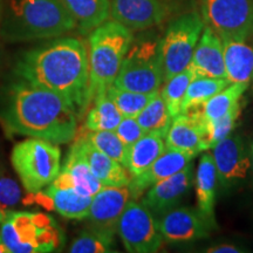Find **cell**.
<instances>
[{
	"label": "cell",
	"instance_id": "6da1fadb",
	"mask_svg": "<svg viewBox=\"0 0 253 253\" xmlns=\"http://www.w3.org/2000/svg\"><path fill=\"white\" fill-rule=\"evenodd\" d=\"M79 119L71 101L24 79L18 78L2 89L0 123L7 135L68 143L77 135Z\"/></svg>",
	"mask_w": 253,
	"mask_h": 253
},
{
	"label": "cell",
	"instance_id": "7a4b0ae2",
	"mask_svg": "<svg viewBox=\"0 0 253 253\" xmlns=\"http://www.w3.org/2000/svg\"><path fill=\"white\" fill-rule=\"evenodd\" d=\"M18 78L58 93L74 104L80 118L91 103L88 45L73 37H58L19 56Z\"/></svg>",
	"mask_w": 253,
	"mask_h": 253
},
{
	"label": "cell",
	"instance_id": "3957f363",
	"mask_svg": "<svg viewBox=\"0 0 253 253\" xmlns=\"http://www.w3.org/2000/svg\"><path fill=\"white\" fill-rule=\"evenodd\" d=\"M77 28L60 0H9L0 36L9 42L61 37Z\"/></svg>",
	"mask_w": 253,
	"mask_h": 253
},
{
	"label": "cell",
	"instance_id": "277c9868",
	"mask_svg": "<svg viewBox=\"0 0 253 253\" xmlns=\"http://www.w3.org/2000/svg\"><path fill=\"white\" fill-rule=\"evenodd\" d=\"M132 39V31L115 20L104 21L90 32L87 43L90 101L114 84Z\"/></svg>",
	"mask_w": 253,
	"mask_h": 253
},
{
	"label": "cell",
	"instance_id": "5b68a950",
	"mask_svg": "<svg viewBox=\"0 0 253 253\" xmlns=\"http://www.w3.org/2000/svg\"><path fill=\"white\" fill-rule=\"evenodd\" d=\"M0 236L9 253H46L62 244V231L43 212L12 211L0 224Z\"/></svg>",
	"mask_w": 253,
	"mask_h": 253
},
{
	"label": "cell",
	"instance_id": "8992f818",
	"mask_svg": "<svg viewBox=\"0 0 253 253\" xmlns=\"http://www.w3.org/2000/svg\"><path fill=\"white\" fill-rule=\"evenodd\" d=\"M160 40L161 37L155 36L134 38L114 86L137 93H154L160 89L164 82Z\"/></svg>",
	"mask_w": 253,
	"mask_h": 253
},
{
	"label": "cell",
	"instance_id": "52a82bcc",
	"mask_svg": "<svg viewBox=\"0 0 253 253\" xmlns=\"http://www.w3.org/2000/svg\"><path fill=\"white\" fill-rule=\"evenodd\" d=\"M11 162L24 188L31 194H37L59 175L61 150L58 144L31 137L14 145Z\"/></svg>",
	"mask_w": 253,
	"mask_h": 253
},
{
	"label": "cell",
	"instance_id": "ba28073f",
	"mask_svg": "<svg viewBox=\"0 0 253 253\" xmlns=\"http://www.w3.org/2000/svg\"><path fill=\"white\" fill-rule=\"evenodd\" d=\"M204 26L203 18L196 12L183 14L169 24L160 40L164 82L189 67Z\"/></svg>",
	"mask_w": 253,
	"mask_h": 253
},
{
	"label": "cell",
	"instance_id": "9c48e42d",
	"mask_svg": "<svg viewBox=\"0 0 253 253\" xmlns=\"http://www.w3.org/2000/svg\"><path fill=\"white\" fill-rule=\"evenodd\" d=\"M202 18L221 40L253 39V0H202Z\"/></svg>",
	"mask_w": 253,
	"mask_h": 253
},
{
	"label": "cell",
	"instance_id": "30bf717a",
	"mask_svg": "<svg viewBox=\"0 0 253 253\" xmlns=\"http://www.w3.org/2000/svg\"><path fill=\"white\" fill-rule=\"evenodd\" d=\"M118 233L125 249L131 253L157 252L164 243L157 217L142 202L126 204L119 219Z\"/></svg>",
	"mask_w": 253,
	"mask_h": 253
},
{
	"label": "cell",
	"instance_id": "8fae6325",
	"mask_svg": "<svg viewBox=\"0 0 253 253\" xmlns=\"http://www.w3.org/2000/svg\"><path fill=\"white\" fill-rule=\"evenodd\" d=\"M211 155L223 190L233 189L244 182L251 168V155L242 136L230 134L212 148Z\"/></svg>",
	"mask_w": 253,
	"mask_h": 253
},
{
	"label": "cell",
	"instance_id": "7c38bea8",
	"mask_svg": "<svg viewBox=\"0 0 253 253\" xmlns=\"http://www.w3.org/2000/svg\"><path fill=\"white\" fill-rule=\"evenodd\" d=\"M170 9L169 0H110V17L132 32L158 26Z\"/></svg>",
	"mask_w": 253,
	"mask_h": 253
},
{
	"label": "cell",
	"instance_id": "4fadbf2b",
	"mask_svg": "<svg viewBox=\"0 0 253 253\" xmlns=\"http://www.w3.org/2000/svg\"><path fill=\"white\" fill-rule=\"evenodd\" d=\"M160 231L168 244H184L208 238L211 229L197 209L177 207L157 217Z\"/></svg>",
	"mask_w": 253,
	"mask_h": 253
},
{
	"label": "cell",
	"instance_id": "5bb4252c",
	"mask_svg": "<svg viewBox=\"0 0 253 253\" xmlns=\"http://www.w3.org/2000/svg\"><path fill=\"white\" fill-rule=\"evenodd\" d=\"M168 149L189 153L197 156L207 150L205 120L199 107L179 113L172 118L171 126L166 136Z\"/></svg>",
	"mask_w": 253,
	"mask_h": 253
},
{
	"label": "cell",
	"instance_id": "9a60e30c",
	"mask_svg": "<svg viewBox=\"0 0 253 253\" xmlns=\"http://www.w3.org/2000/svg\"><path fill=\"white\" fill-rule=\"evenodd\" d=\"M194 184V167H188L175 175L156 183L144 192L141 202L156 217L172 210L184 199Z\"/></svg>",
	"mask_w": 253,
	"mask_h": 253
},
{
	"label": "cell",
	"instance_id": "2e32d148",
	"mask_svg": "<svg viewBox=\"0 0 253 253\" xmlns=\"http://www.w3.org/2000/svg\"><path fill=\"white\" fill-rule=\"evenodd\" d=\"M132 201L128 186H103L93 197L88 219L91 229L115 236L121 214L129 202Z\"/></svg>",
	"mask_w": 253,
	"mask_h": 253
},
{
	"label": "cell",
	"instance_id": "e0dca14e",
	"mask_svg": "<svg viewBox=\"0 0 253 253\" xmlns=\"http://www.w3.org/2000/svg\"><path fill=\"white\" fill-rule=\"evenodd\" d=\"M196 156L183 151L166 149L151 166L138 176L131 177L129 189L131 191L132 201L140 198L148 189L163 181L168 177L175 175L188 167Z\"/></svg>",
	"mask_w": 253,
	"mask_h": 253
},
{
	"label": "cell",
	"instance_id": "ac0fdd59",
	"mask_svg": "<svg viewBox=\"0 0 253 253\" xmlns=\"http://www.w3.org/2000/svg\"><path fill=\"white\" fill-rule=\"evenodd\" d=\"M73 149L86 161L91 172L104 186H128L131 176L121 163L97 150L84 136L79 138Z\"/></svg>",
	"mask_w": 253,
	"mask_h": 253
},
{
	"label": "cell",
	"instance_id": "d6986e66",
	"mask_svg": "<svg viewBox=\"0 0 253 253\" xmlns=\"http://www.w3.org/2000/svg\"><path fill=\"white\" fill-rule=\"evenodd\" d=\"M218 183L217 169L214 166L212 155L205 153L199 160L197 171L195 176L196 198H197V210L207 221L211 231L218 229L214 205H216V192Z\"/></svg>",
	"mask_w": 253,
	"mask_h": 253
},
{
	"label": "cell",
	"instance_id": "ffe728a7",
	"mask_svg": "<svg viewBox=\"0 0 253 253\" xmlns=\"http://www.w3.org/2000/svg\"><path fill=\"white\" fill-rule=\"evenodd\" d=\"M190 65L198 77L227 78L224 62L223 41L212 28L205 25Z\"/></svg>",
	"mask_w": 253,
	"mask_h": 253
},
{
	"label": "cell",
	"instance_id": "44dd1931",
	"mask_svg": "<svg viewBox=\"0 0 253 253\" xmlns=\"http://www.w3.org/2000/svg\"><path fill=\"white\" fill-rule=\"evenodd\" d=\"M50 184L56 186H72L80 194L91 196V197H94L104 186L91 172L86 161L73 148L68 153L66 162L63 167H61L59 175Z\"/></svg>",
	"mask_w": 253,
	"mask_h": 253
},
{
	"label": "cell",
	"instance_id": "7402d4cb",
	"mask_svg": "<svg viewBox=\"0 0 253 253\" xmlns=\"http://www.w3.org/2000/svg\"><path fill=\"white\" fill-rule=\"evenodd\" d=\"M223 41L226 77L231 84L253 80V46L248 41L225 39Z\"/></svg>",
	"mask_w": 253,
	"mask_h": 253
},
{
	"label": "cell",
	"instance_id": "603a6c76",
	"mask_svg": "<svg viewBox=\"0 0 253 253\" xmlns=\"http://www.w3.org/2000/svg\"><path fill=\"white\" fill-rule=\"evenodd\" d=\"M167 149L166 138L157 132H147L143 137L128 147L125 168L131 177L147 170Z\"/></svg>",
	"mask_w": 253,
	"mask_h": 253
},
{
	"label": "cell",
	"instance_id": "cb8c5ba5",
	"mask_svg": "<svg viewBox=\"0 0 253 253\" xmlns=\"http://www.w3.org/2000/svg\"><path fill=\"white\" fill-rule=\"evenodd\" d=\"M82 34H89L110 17V0H60Z\"/></svg>",
	"mask_w": 253,
	"mask_h": 253
},
{
	"label": "cell",
	"instance_id": "d4e9b609",
	"mask_svg": "<svg viewBox=\"0 0 253 253\" xmlns=\"http://www.w3.org/2000/svg\"><path fill=\"white\" fill-rule=\"evenodd\" d=\"M46 195L52 201L56 212L68 219H84L89 214L93 197L82 195L72 186H56L49 184Z\"/></svg>",
	"mask_w": 253,
	"mask_h": 253
},
{
	"label": "cell",
	"instance_id": "484cf974",
	"mask_svg": "<svg viewBox=\"0 0 253 253\" xmlns=\"http://www.w3.org/2000/svg\"><path fill=\"white\" fill-rule=\"evenodd\" d=\"M93 106L86 116L84 126L88 130H115L123 119L116 106L107 95V90L100 91L91 101Z\"/></svg>",
	"mask_w": 253,
	"mask_h": 253
},
{
	"label": "cell",
	"instance_id": "4316f807",
	"mask_svg": "<svg viewBox=\"0 0 253 253\" xmlns=\"http://www.w3.org/2000/svg\"><path fill=\"white\" fill-rule=\"evenodd\" d=\"M250 84L246 82H233L220 90L207 102L199 106L205 121H212L225 115L233 107L242 102V97L248 89Z\"/></svg>",
	"mask_w": 253,
	"mask_h": 253
},
{
	"label": "cell",
	"instance_id": "83f0119b",
	"mask_svg": "<svg viewBox=\"0 0 253 253\" xmlns=\"http://www.w3.org/2000/svg\"><path fill=\"white\" fill-rule=\"evenodd\" d=\"M231 84L227 78L197 77L191 81L182 103V112L199 107Z\"/></svg>",
	"mask_w": 253,
	"mask_h": 253
},
{
	"label": "cell",
	"instance_id": "f1b7e54d",
	"mask_svg": "<svg viewBox=\"0 0 253 253\" xmlns=\"http://www.w3.org/2000/svg\"><path fill=\"white\" fill-rule=\"evenodd\" d=\"M136 120L147 132H157L166 138L171 126L172 116L170 115L160 91L136 116Z\"/></svg>",
	"mask_w": 253,
	"mask_h": 253
},
{
	"label": "cell",
	"instance_id": "f546056e",
	"mask_svg": "<svg viewBox=\"0 0 253 253\" xmlns=\"http://www.w3.org/2000/svg\"><path fill=\"white\" fill-rule=\"evenodd\" d=\"M197 77V72L191 65H189V67L185 68L184 71L173 75L169 80L166 81V84L161 90V95H162L164 102L167 104V108L172 118H175L181 113L182 103L189 84Z\"/></svg>",
	"mask_w": 253,
	"mask_h": 253
},
{
	"label": "cell",
	"instance_id": "4dcf8cb0",
	"mask_svg": "<svg viewBox=\"0 0 253 253\" xmlns=\"http://www.w3.org/2000/svg\"><path fill=\"white\" fill-rule=\"evenodd\" d=\"M157 93L158 90L154 93L125 90L120 89L114 84L107 88V95L115 104L119 112L122 114L123 118H136Z\"/></svg>",
	"mask_w": 253,
	"mask_h": 253
},
{
	"label": "cell",
	"instance_id": "1f68e13d",
	"mask_svg": "<svg viewBox=\"0 0 253 253\" xmlns=\"http://www.w3.org/2000/svg\"><path fill=\"white\" fill-rule=\"evenodd\" d=\"M68 252L72 253H112L114 250V235L103 231L90 229L84 231L72 243Z\"/></svg>",
	"mask_w": 253,
	"mask_h": 253
},
{
	"label": "cell",
	"instance_id": "d6a6232c",
	"mask_svg": "<svg viewBox=\"0 0 253 253\" xmlns=\"http://www.w3.org/2000/svg\"><path fill=\"white\" fill-rule=\"evenodd\" d=\"M84 137H86L97 150L102 151L103 154L108 155L109 157L118 161V162L121 163L123 167L126 166L128 147L120 140L119 136L116 135L115 130H88V132L84 134Z\"/></svg>",
	"mask_w": 253,
	"mask_h": 253
},
{
	"label": "cell",
	"instance_id": "836d02e7",
	"mask_svg": "<svg viewBox=\"0 0 253 253\" xmlns=\"http://www.w3.org/2000/svg\"><path fill=\"white\" fill-rule=\"evenodd\" d=\"M242 113V102L233 107L225 115L220 116L212 121H205L207 129V150L212 149L213 147L227 137L237 125Z\"/></svg>",
	"mask_w": 253,
	"mask_h": 253
},
{
	"label": "cell",
	"instance_id": "e575fe53",
	"mask_svg": "<svg viewBox=\"0 0 253 253\" xmlns=\"http://www.w3.org/2000/svg\"><path fill=\"white\" fill-rule=\"evenodd\" d=\"M21 191L18 183L0 166V210L5 214L15 210L20 203Z\"/></svg>",
	"mask_w": 253,
	"mask_h": 253
},
{
	"label": "cell",
	"instance_id": "d590c367",
	"mask_svg": "<svg viewBox=\"0 0 253 253\" xmlns=\"http://www.w3.org/2000/svg\"><path fill=\"white\" fill-rule=\"evenodd\" d=\"M115 132L126 147H130L147 134L136 118H123L118 128L115 129Z\"/></svg>",
	"mask_w": 253,
	"mask_h": 253
},
{
	"label": "cell",
	"instance_id": "8d00e7d4",
	"mask_svg": "<svg viewBox=\"0 0 253 253\" xmlns=\"http://www.w3.org/2000/svg\"><path fill=\"white\" fill-rule=\"evenodd\" d=\"M204 252L208 253H243L246 252L245 249L240 248L236 244H229V243H221V244L209 246Z\"/></svg>",
	"mask_w": 253,
	"mask_h": 253
},
{
	"label": "cell",
	"instance_id": "74e56055",
	"mask_svg": "<svg viewBox=\"0 0 253 253\" xmlns=\"http://www.w3.org/2000/svg\"><path fill=\"white\" fill-rule=\"evenodd\" d=\"M0 253H9V250L7 249V246H6L5 243L2 242L1 236H0Z\"/></svg>",
	"mask_w": 253,
	"mask_h": 253
},
{
	"label": "cell",
	"instance_id": "f35d334b",
	"mask_svg": "<svg viewBox=\"0 0 253 253\" xmlns=\"http://www.w3.org/2000/svg\"><path fill=\"white\" fill-rule=\"evenodd\" d=\"M250 155H251V168L253 170V143L250 145Z\"/></svg>",
	"mask_w": 253,
	"mask_h": 253
},
{
	"label": "cell",
	"instance_id": "ab89813d",
	"mask_svg": "<svg viewBox=\"0 0 253 253\" xmlns=\"http://www.w3.org/2000/svg\"><path fill=\"white\" fill-rule=\"evenodd\" d=\"M4 218H5V214L1 212V210H0V224H1V221L4 220Z\"/></svg>",
	"mask_w": 253,
	"mask_h": 253
}]
</instances>
